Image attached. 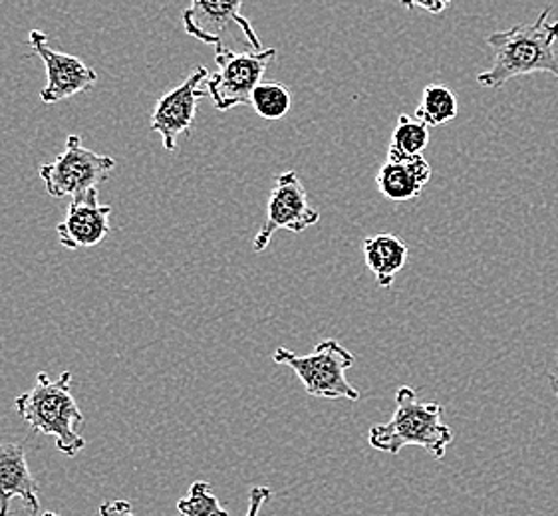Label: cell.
Returning <instances> with one entry per match:
<instances>
[{
	"label": "cell",
	"mask_w": 558,
	"mask_h": 516,
	"mask_svg": "<svg viewBox=\"0 0 558 516\" xmlns=\"http://www.w3.org/2000/svg\"><path fill=\"white\" fill-rule=\"evenodd\" d=\"M550 390L555 392V395L558 397V356H557V368H555V371L550 373Z\"/></svg>",
	"instance_id": "obj_22"
},
{
	"label": "cell",
	"mask_w": 558,
	"mask_h": 516,
	"mask_svg": "<svg viewBox=\"0 0 558 516\" xmlns=\"http://www.w3.org/2000/svg\"><path fill=\"white\" fill-rule=\"evenodd\" d=\"M43 516H60V515H58V513H46V515H43Z\"/></svg>",
	"instance_id": "obj_23"
},
{
	"label": "cell",
	"mask_w": 558,
	"mask_h": 516,
	"mask_svg": "<svg viewBox=\"0 0 558 516\" xmlns=\"http://www.w3.org/2000/svg\"><path fill=\"white\" fill-rule=\"evenodd\" d=\"M14 499H21L24 508L33 515L40 508L38 484L28 469L24 445L0 443V516H11Z\"/></svg>",
	"instance_id": "obj_12"
},
{
	"label": "cell",
	"mask_w": 558,
	"mask_h": 516,
	"mask_svg": "<svg viewBox=\"0 0 558 516\" xmlns=\"http://www.w3.org/2000/svg\"><path fill=\"white\" fill-rule=\"evenodd\" d=\"M432 180V165L422 156L388 158L376 175V185L388 201L415 199Z\"/></svg>",
	"instance_id": "obj_13"
},
{
	"label": "cell",
	"mask_w": 558,
	"mask_h": 516,
	"mask_svg": "<svg viewBox=\"0 0 558 516\" xmlns=\"http://www.w3.org/2000/svg\"><path fill=\"white\" fill-rule=\"evenodd\" d=\"M362 250L368 269L374 272L378 288H390L398 272L408 262V245L400 236L381 233L366 236L362 243Z\"/></svg>",
	"instance_id": "obj_14"
},
{
	"label": "cell",
	"mask_w": 558,
	"mask_h": 516,
	"mask_svg": "<svg viewBox=\"0 0 558 516\" xmlns=\"http://www.w3.org/2000/svg\"><path fill=\"white\" fill-rule=\"evenodd\" d=\"M178 513L181 516H229L207 481L191 484L190 494L178 503Z\"/></svg>",
	"instance_id": "obj_18"
},
{
	"label": "cell",
	"mask_w": 558,
	"mask_h": 516,
	"mask_svg": "<svg viewBox=\"0 0 558 516\" xmlns=\"http://www.w3.org/2000/svg\"><path fill=\"white\" fill-rule=\"evenodd\" d=\"M209 74L207 67L199 66L181 86L157 100L151 113V132L161 135L166 151H175L179 137L190 134L197 115V103L207 96L203 84Z\"/></svg>",
	"instance_id": "obj_9"
},
{
	"label": "cell",
	"mask_w": 558,
	"mask_h": 516,
	"mask_svg": "<svg viewBox=\"0 0 558 516\" xmlns=\"http://www.w3.org/2000/svg\"><path fill=\"white\" fill-rule=\"evenodd\" d=\"M429 146V125L417 118L402 113L391 134L388 158H412L422 156Z\"/></svg>",
	"instance_id": "obj_16"
},
{
	"label": "cell",
	"mask_w": 558,
	"mask_h": 516,
	"mask_svg": "<svg viewBox=\"0 0 558 516\" xmlns=\"http://www.w3.org/2000/svg\"><path fill=\"white\" fill-rule=\"evenodd\" d=\"M270 496H272V491L268 487H253L248 493V511L245 516L260 515V508L265 506Z\"/></svg>",
	"instance_id": "obj_20"
},
{
	"label": "cell",
	"mask_w": 558,
	"mask_h": 516,
	"mask_svg": "<svg viewBox=\"0 0 558 516\" xmlns=\"http://www.w3.org/2000/svg\"><path fill=\"white\" fill-rule=\"evenodd\" d=\"M100 516H137L128 501H108L100 506Z\"/></svg>",
	"instance_id": "obj_21"
},
{
	"label": "cell",
	"mask_w": 558,
	"mask_h": 516,
	"mask_svg": "<svg viewBox=\"0 0 558 516\" xmlns=\"http://www.w3.org/2000/svg\"><path fill=\"white\" fill-rule=\"evenodd\" d=\"M553 9L538 14L535 23L519 24L509 30L487 36L493 48V64L477 76L483 88H501L509 79L529 74H550L558 82V21L550 23Z\"/></svg>",
	"instance_id": "obj_1"
},
{
	"label": "cell",
	"mask_w": 558,
	"mask_h": 516,
	"mask_svg": "<svg viewBox=\"0 0 558 516\" xmlns=\"http://www.w3.org/2000/svg\"><path fill=\"white\" fill-rule=\"evenodd\" d=\"M98 189L74 197L68 207L66 217L58 223V241L68 250L98 247L110 235L112 207L98 201Z\"/></svg>",
	"instance_id": "obj_11"
},
{
	"label": "cell",
	"mask_w": 558,
	"mask_h": 516,
	"mask_svg": "<svg viewBox=\"0 0 558 516\" xmlns=\"http://www.w3.org/2000/svg\"><path fill=\"white\" fill-rule=\"evenodd\" d=\"M28 45L46 67V84L40 91V100L45 103H58L78 94H88L98 82V74L84 60L52 50L48 46V34L43 30H31Z\"/></svg>",
	"instance_id": "obj_8"
},
{
	"label": "cell",
	"mask_w": 558,
	"mask_h": 516,
	"mask_svg": "<svg viewBox=\"0 0 558 516\" xmlns=\"http://www.w3.org/2000/svg\"><path fill=\"white\" fill-rule=\"evenodd\" d=\"M318 221L320 213L311 207L308 193L304 189L299 175L294 171H284L275 180V187L268 197L267 219L253 241V248L255 253H263L280 229L302 233L308 226L316 225Z\"/></svg>",
	"instance_id": "obj_7"
},
{
	"label": "cell",
	"mask_w": 558,
	"mask_h": 516,
	"mask_svg": "<svg viewBox=\"0 0 558 516\" xmlns=\"http://www.w3.org/2000/svg\"><path fill=\"white\" fill-rule=\"evenodd\" d=\"M444 407L436 402H420L412 388L396 392V411L388 423L369 427L368 443L372 450L398 455L403 447L415 445L432 457L444 459L453 443V429L444 421Z\"/></svg>",
	"instance_id": "obj_2"
},
{
	"label": "cell",
	"mask_w": 558,
	"mask_h": 516,
	"mask_svg": "<svg viewBox=\"0 0 558 516\" xmlns=\"http://www.w3.org/2000/svg\"><path fill=\"white\" fill-rule=\"evenodd\" d=\"M458 96L441 84L425 86L415 118L429 127H441L458 118Z\"/></svg>",
	"instance_id": "obj_15"
},
{
	"label": "cell",
	"mask_w": 558,
	"mask_h": 516,
	"mask_svg": "<svg viewBox=\"0 0 558 516\" xmlns=\"http://www.w3.org/2000/svg\"><path fill=\"white\" fill-rule=\"evenodd\" d=\"M277 58L275 48L235 52L227 46L215 48L217 72L205 79V90L219 112H229L236 106H251L253 90L260 84L268 64Z\"/></svg>",
	"instance_id": "obj_5"
},
{
	"label": "cell",
	"mask_w": 558,
	"mask_h": 516,
	"mask_svg": "<svg viewBox=\"0 0 558 516\" xmlns=\"http://www.w3.org/2000/svg\"><path fill=\"white\" fill-rule=\"evenodd\" d=\"M116 159L100 156L82 144V137L68 135L66 147L54 161L38 169L45 181L46 193L54 199L80 197L84 193L98 189L104 181L112 175Z\"/></svg>",
	"instance_id": "obj_6"
},
{
	"label": "cell",
	"mask_w": 558,
	"mask_h": 516,
	"mask_svg": "<svg viewBox=\"0 0 558 516\" xmlns=\"http://www.w3.org/2000/svg\"><path fill=\"white\" fill-rule=\"evenodd\" d=\"M251 106L265 120H280L291 112L292 96L289 88L277 82H260L251 96Z\"/></svg>",
	"instance_id": "obj_17"
},
{
	"label": "cell",
	"mask_w": 558,
	"mask_h": 516,
	"mask_svg": "<svg viewBox=\"0 0 558 516\" xmlns=\"http://www.w3.org/2000/svg\"><path fill=\"white\" fill-rule=\"evenodd\" d=\"M245 0H191L190 9L183 11V28L185 33L197 38L205 45H223V34L229 26H236L251 50H263L253 24L241 14V7Z\"/></svg>",
	"instance_id": "obj_10"
},
{
	"label": "cell",
	"mask_w": 558,
	"mask_h": 516,
	"mask_svg": "<svg viewBox=\"0 0 558 516\" xmlns=\"http://www.w3.org/2000/svg\"><path fill=\"white\" fill-rule=\"evenodd\" d=\"M400 2H402L403 9H410V11L422 9V11H427L434 16L441 14L451 4V0H400Z\"/></svg>",
	"instance_id": "obj_19"
},
{
	"label": "cell",
	"mask_w": 558,
	"mask_h": 516,
	"mask_svg": "<svg viewBox=\"0 0 558 516\" xmlns=\"http://www.w3.org/2000/svg\"><path fill=\"white\" fill-rule=\"evenodd\" d=\"M14 409L34 433L57 438V450L66 457H76L86 447V439L78 433L84 416L72 395L70 371L60 373L58 380L40 371L33 390L16 397Z\"/></svg>",
	"instance_id": "obj_3"
},
{
	"label": "cell",
	"mask_w": 558,
	"mask_h": 516,
	"mask_svg": "<svg viewBox=\"0 0 558 516\" xmlns=\"http://www.w3.org/2000/svg\"><path fill=\"white\" fill-rule=\"evenodd\" d=\"M272 359L280 366H289L311 397L324 400H350L357 402L360 392L348 382L347 371L356 364V356L330 337L316 344L313 354L299 356L291 349L279 348Z\"/></svg>",
	"instance_id": "obj_4"
}]
</instances>
